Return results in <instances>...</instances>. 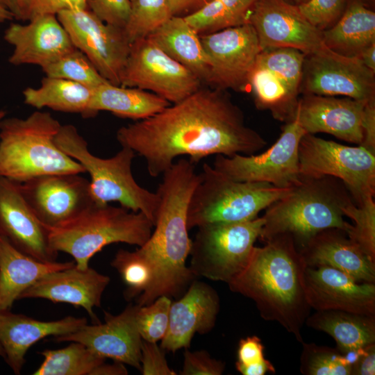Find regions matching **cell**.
Instances as JSON below:
<instances>
[{"mask_svg":"<svg viewBox=\"0 0 375 375\" xmlns=\"http://www.w3.org/2000/svg\"><path fill=\"white\" fill-rule=\"evenodd\" d=\"M116 138L144 158L152 177L181 156L197 162L210 155L254 154L266 145L226 90L212 88H200L149 117L120 127Z\"/></svg>","mask_w":375,"mask_h":375,"instance_id":"1","label":"cell"},{"mask_svg":"<svg viewBox=\"0 0 375 375\" xmlns=\"http://www.w3.org/2000/svg\"><path fill=\"white\" fill-rule=\"evenodd\" d=\"M201 179L194 162L181 158L162 174L157 194L159 204L154 231L138 250L151 263L155 272L150 288L136 299L140 306L160 296L180 298L197 278L186 265L192 240L187 217L191 197Z\"/></svg>","mask_w":375,"mask_h":375,"instance_id":"2","label":"cell"},{"mask_svg":"<svg viewBox=\"0 0 375 375\" xmlns=\"http://www.w3.org/2000/svg\"><path fill=\"white\" fill-rule=\"evenodd\" d=\"M253 247L242 272L228 285L251 299L265 320L279 323L300 342L310 315L304 288L306 264L292 238L277 235Z\"/></svg>","mask_w":375,"mask_h":375,"instance_id":"3","label":"cell"},{"mask_svg":"<svg viewBox=\"0 0 375 375\" xmlns=\"http://www.w3.org/2000/svg\"><path fill=\"white\" fill-rule=\"evenodd\" d=\"M351 202L348 189L335 177L300 178L290 192L265 208L259 238L265 242L288 235L299 249L326 229L347 233L352 224L344 220L343 209Z\"/></svg>","mask_w":375,"mask_h":375,"instance_id":"4","label":"cell"},{"mask_svg":"<svg viewBox=\"0 0 375 375\" xmlns=\"http://www.w3.org/2000/svg\"><path fill=\"white\" fill-rule=\"evenodd\" d=\"M61 124L40 110L0 121V176L16 183L49 174L85 173L55 142Z\"/></svg>","mask_w":375,"mask_h":375,"instance_id":"5","label":"cell"},{"mask_svg":"<svg viewBox=\"0 0 375 375\" xmlns=\"http://www.w3.org/2000/svg\"><path fill=\"white\" fill-rule=\"evenodd\" d=\"M152 227L141 212L94 203L71 220L46 228L52 249L69 254L77 267L85 269L91 258L107 245L122 242L142 247Z\"/></svg>","mask_w":375,"mask_h":375,"instance_id":"6","label":"cell"},{"mask_svg":"<svg viewBox=\"0 0 375 375\" xmlns=\"http://www.w3.org/2000/svg\"><path fill=\"white\" fill-rule=\"evenodd\" d=\"M55 142L89 174L90 192L96 203L117 201L131 211L142 212L154 226L159 197L156 192L142 188L135 180L131 167L135 153L131 149L122 147L108 158L96 156L72 124L61 125Z\"/></svg>","mask_w":375,"mask_h":375,"instance_id":"7","label":"cell"},{"mask_svg":"<svg viewBox=\"0 0 375 375\" xmlns=\"http://www.w3.org/2000/svg\"><path fill=\"white\" fill-rule=\"evenodd\" d=\"M188 206V230L210 223H233L253 219L292 188L267 183L232 180L203 163Z\"/></svg>","mask_w":375,"mask_h":375,"instance_id":"8","label":"cell"},{"mask_svg":"<svg viewBox=\"0 0 375 375\" xmlns=\"http://www.w3.org/2000/svg\"><path fill=\"white\" fill-rule=\"evenodd\" d=\"M262 217L198 227L190 250V269L199 278L227 284L247 266L264 225Z\"/></svg>","mask_w":375,"mask_h":375,"instance_id":"9","label":"cell"},{"mask_svg":"<svg viewBox=\"0 0 375 375\" xmlns=\"http://www.w3.org/2000/svg\"><path fill=\"white\" fill-rule=\"evenodd\" d=\"M300 178L330 176L345 185L356 205L374 198L375 154L360 145L351 147L306 133L299 146Z\"/></svg>","mask_w":375,"mask_h":375,"instance_id":"10","label":"cell"},{"mask_svg":"<svg viewBox=\"0 0 375 375\" xmlns=\"http://www.w3.org/2000/svg\"><path fill=\"white\" fill-rule=\"evenodd\" d=\"M304 134L295 114L294 118L283 126L278 139L265 151L231 157L216 155L212 167L236 181L292 188L300 181L299 146Z\"/></svg>","mask_w":375,"mask_h":375,"instance_id":"11","label":"cell"},{"mask_svg":"<svg viewBox=\"0 0 375 375\" xmlns=\"http://www.w3.org/2000/svg\"><path fill=\"white\" fill-rule=\"evenodd\" d=\"M201 81L147 38L131 44L120 85L150 91L179 102L201 88Z\"/></svg>","mask_w":375,"mask_h":375,"instance_id":"12","label":"cell"},{"mask_svg":"<svg viewBox=\"0 0 375 375\" xmlns=\"http://www.w3.org/2000/svg\"><path fill=\"white\" fill-rule=\"evenodd\" d=\"M56 15L74 47L107 81L120 85L131 47L124 28L103 22L86 8L65 10Z\"/></svg>","mask_w":375,"mask_h":375,"instance_id":"13","label":"cell"},{"mask_svg":"<svg viewBox=\"0 0 375 375\" xmlns=\"http://www.w3.org/2000/svg\"><path fill=\"white\" fill-rule=\"evenodd\" d=\"M212 88L243 91L261 51L253 26L247 23L199 35Z\"/></svg>","mask_w":375,"mask_h":375,"instance_id":"14","label":"cell"},{"mask_svg":"<svg viewBox=\"0 0 375 375\" xmlns=\"http://www.w3.org/2000/svg\"><path fill=\"white\" fill-rule=\"evenodd\" d=\"M375 72L358 57L336 53L324 44L306 56L301 92L375 100Z\"/></svg>","mask_w":375,"mask_h":375,"instance_id":"15","label":"cell"},{"mask_svg":"<svg viewBox=\"0 0 375 375\" xmlns=\"http://www.w3.org/2000/svg\"><path fill=\"white\" fill-rule=\"evenodd\" d=\"M17 183L31 210L46 227L64 224L95 203L90 182L81 174H44Z\"/></svg>","mask_w":375,"mask_h":375,"instance_id":"16","label":"cell"},{"mask_svg":"<svg viewBox=\"0 0 375 375\" xmlns=\"http://www.w3.org/2000/svg\"><path fill=\"white\" fill-rule=\"evenodd\" d=\"M261 51L292 48L306 56L324 44L322 31L315 27L296 4L286 0H257L249 18Z\"/></svg>","mask_w":375,"mask_h":375,"instance_id":"17","label":"cell"},{"mask_svg":"<svg viewBox=\"0 0 375 375\" xmlns=\"http://www.w3.org/2000/svg\"><path fill=\"white\" fill-rule=\"evenodd\" d=\"M139 305L130 303L118 315L104 312V322L85 324L71 333L54 337L57 342H78L97 355L140 371L142 339L136 315Z\"/></svg>","mask_w":375,"mask_h":375,"instance_id":"18","label":"cell"},{"mask_svg":"<svg viewBox=\"0 0 375 375\" xmlns=\"http://www.w3.org/2000/svg\"><path fill=\"white\" fill-rule=\"evenodd\" d=\"M304 288L310 308L375 316V285L360 283L328 266H306Z\"/></svg>","mask_w":375,"mask_h":375,"instance_id":"19","label":"cell"},{"mask_svg":"<svg viewBox=\"0 0 375 375\" xmlns=\"http://www.w3.org/2000/svg\"><path fill=\"white\" fill-rule=\"evenodd\" d=\"M0 235L14 247L38 260L56 261L58 252L48 231L31 210L17 183L0 176Z\"/></svg>","mask_w":375,"mask_h":375,"instance_id":"20","label":"cell"},{"mask_svg":"<svg viewBox=\"0 0 375 375\" xmlns=\"http://www.w3.org/2000/svg\"><path fill=\"white\" fill-rule=\"evenodd\" d=\"M13 47L8 58L12 65H35L42 68L76 47L56 15L37 16L28 24H11L3 35Z\"/></svg>","mask_w":375,"mask_h":375,"instance_id":"21","label":"cell"},{"mask_svg":"<svg viewBox=\"0 0 375 375\" xmlns=\"http://www.w3.org/2000/svg\"><path fill=\"white\" fill-rule=\"evenodd\" d=\"M367 103L345 97L303 94L299 98L296 115L306 133H328L361 145Z\"/></svg>","mask_w":375,"mask_h":375,"instance_id":"22","label":"cell"},{"mask_svg":"<svg viewBox=\"0 0 375 375\" xmlns=\"http://www.w3.org/2000/svg\"><path fill=\"white\" fill-rule=\"evenodd\" d=\"M219 308L217 291L194 279L180 298L172 301L168 328L160 346L173 353L188 349L195 333L203 335L212 331Z\"/></svg>","mask_w":375,"mask_h":375,"instance_id":"23","label":"cell"},{"mask_svg":"<svg viewBox=\"0 0 375 375\" xmlns=\"http://www.w3.org/2000/svg\"><path fill=\"white\" fill-rule=\"evenodd\" d=\"M110 281L109 276L88 267L74 266L49 273L27 288L19 297L40 298L55 303L83 307L99 323L93 310L101 306L103 293Z\"/></svg>","mask_w":375,"mask_h":375,"instance_id":"24","label":"cell"},{"mask_svg":"<svg viewBox=\"0 0 375 375\" xmlns=\"http://www.w3.org/2000/svg\"><path fill=\"white\" fill-rule=\"evenodd\" d=\"M87 324L85 317L67 316L54 321H40L10 310H0V345L4 360L15 374H19L28 349L49 335H65Z\"/></svg>","mask_w":375,"mask_h":375,"instance_id":"25","label":"cell"},{"mask_svg":"<svg viewBox=\"0 0 375 375\" xmlns=\"http://www.w3.org/2000/svg\"><path fill=\"white\" fill-rule=\"evenodd\" d=\"M309 267L328 266L360 283H375V261L338 228L324 230L299 249Z\"/></svg>","mask_w":375,"mask_h":375,"instance_id":"26","label":"cell"},{"mask_svg":"<svg viewBox=\"0 0 375 375\" xmlns=\"http://www.w3.org/2000/svg\"><path fill=\"white\" fill-rule=\"evenodd\" d=\"M74 265V261L38 260L17 249L0 235V310H10L27 288L46 274Z\"/></svg>","mask_w":375,"mask_h":375,"instance_id":"27","label":"cell"},{"mask_svg":"<svg viewBox=\"0 0 375 375\" xmlns=\"http://www.w3.org/2000/svg\"><path fill=\"white\" fill-rule=\"evenodd\" d=\"M147 38L206 83L209 67L199 34L184 17L172 16Z\"/></svg>","mask_w":375,"mask_h":375,"instance_id":"28","label":"cell"},{"mask_svg":"<svg viewBox=\"0 0 375 375\" xmlns=\"http://www.w3.org/2000/svg\"><path fill=\"white\" fill-rule=\"evenodd\" d=\"M248 86L258 109L269 110L281 122L287 123L294 118L301 91L293 79L256 62Z\"/></svg>","mask_w":375,"mask_h":375,"instance_id":"29","label":"cell"},{"mask_svg":"<svg viewBox=\"0 0 375 375\" xmlns=\"http://www.w3.org/2000/svg\"><path fill=\"white\" fill-rule=\"evenodd\" d=\"M324 44L340 54L358 57L375 43V12L360 1L349 3L331 28L322 31Z\"/></svg>","mask_w":375,"mask_h":375,"instance_id":"30","label":"cell"},{"mask_svg":"<svg viewBox=\"0 0 375 375\" xmlns=\"http://www.w3.org/2000/svg\"><path fill=\"white\" fill-rule=\"evenodd\" d=\"M170 104L153 92L106 82L94 89L90 108L94 115L99 111H108L120 117L141 120Z\"/></svg>","mask_w":375,"mask_h":375,"instance_id":"31","label":"cell"},{"mask_svg":"<svg viewBox=\"0 0 375 375\" xmlns=\"http://www.w3.org/2000/svg\"><path fill=\"white\" fill-rule=\"evenodd\" d=\"M306 323L330 335L342 354L375 343V316L325 310L309 315Z\"/></svg>","mask_w":375,"mask_h":375,"instance_id":"32","label":"cell"},{"mask_svg":"<svg viewBox=\"0 0 375 375\" xmlns=\"http://www.w3.org/2000/svg\"><path fill=\"white\" fill-rule=\"evenodd\" d=\"M93 91L72 81L46 76L39 87L26 88L22 94L24 103L38 110L48 108L90 117L94 116L90 108Z\"/></svg>","mask_w":375,"mask_h":375,"instance_id":"33","label":"cell"},{"mask_svg":"<svg viewBox=\"0 0 375 375\" xmlns=\"http://www.w3.org/2000/svg\"><path fill=\"white\" fill-rule=\"evenodd\" d=\"M257 0H210L184 17L199 35L249 23Z\"/></svg>","mask_w":375,"mask_h":375,"instance_id":"34","label":"cell"},{"mask_svg":"<svg viewBox=\"0 0 375 375\" xmlns=\"http://www.w3.org/2000/svg\"><path fill=\"white\" fill-rule=\"evenodd\" d=\"M71 343L62 349L40 352L44 360L33 375H92L106 358L97 355L82 343Z\"/></svg>","mask_w":375,"mask_h":375,"instance_id":"35","label":"cell"},{"mask_svg":"<svg viewBox=\"0 0 375 375\" xmlns=\"http://www.w3.org/2000/svg\"><path fill=\"white\" fill-rule=\"evenodd\" d=\"M110 264L126 286L124 295L127 300L147 292L153 282L154 269L138 249L134 251L119 249Z\"/></svg>","mask_w":375,"mask_h":375,"instance_id":"36","label":"cell"},{"mask_svg":"<svg viewBox=\"0 0 375 375\" xmlns=\"http://www.w3.org/2000/svg\"><path fill=\"white\" fill-rule=\"evenodd\" d=\"M131 10L124 28L129 42L147 38L171 18L168 0H130Z\"/></svg>","mask_w":375,"mask_h":375,"instance_id":"37","label":"cell"},{"mask_svg":"<svg viewBox=\"0 0 375 375\" xmlns=\"http://www.w3.org/2000/svg\"><path fill=\"white\" fill-rule=\"evenodd\" d=\"M42 69L46 76L67 79L92 89L108 82L89 58L76 48Z\"/></svg>","mask_w":375,"mask_h":375,"instance_id":"38","label":"cell"},{"mask_svg":"<svg viewBox=\"0 0 375 375\" xmlns=\"http://www.w3.org/2000/svg\"><path fill=\"white\" fill-rule=\"evenodd\" d=\"M303 343L300 371L305 375H351V365L338 349Z\"/></svg>","mask_w":375,"mask_h":375,"instance_id":"39","label":"cell"},{"mask_svg":"<svg viewBox=\"0 0 375 375\" xmlns=\"http://www.w3.org/2000/svg\"><path fill=\"white\" fill-rule=\"evenodd\" d=\"M344 216L353 224L347 233L348 238L372 260L375 261V202L374 198L357 206L354 202L343 209Z\"/></svg>","mask_w":375,"mask_h":375,"instance_id":"40","label":"cell"},{"mask_svg":"<svg viewBox=\"0 0 375 375\" xmlns=\"http://www.w3.org/2000/svg\"><path fill=\"white\" fill-rule=\"evenodd\" d=\"M172 301L169 297L160 296L149 305L139 306L136 324L143 340L158 342L164 338L168 328Z\"/></svg>","mask_w":375,"mask_h":375,"instance_id":"41","label":"cell"},{"mask_svg":"<svg viewBox=\"0 0 375 375\" xmlns=\"http://www.w3.org/2000/svg\"><path fill=\"white\" fill-rule=\"evenodd\" d=\"M347 0H308L297 5L303 15L319 30L324 31L340 19Z\"/></svg>","mask_w":375,"mask_h":375,"instance_id":"42","label":"cell"},{"mask_svg":"<svg viewBox=\"0 0 375 375\" xmlns=\"http://www.w3.org/2000/svg\"><path fill=\"white\" fill-rule=\"evenodd\" d=\"M86 7L103 22L124 28L130 15V0H85Z\"/></svg>","mask_w":375,"mask_h":375,"instance_id":"43","label":"cell"},{"mask_svg":"<svg viewBox=\"0 0 375 375\" xmlns=\"http://www.w3.org/2000/svg\"><path fill=\"white\" fill-rule=\"evenodd\" d=\"M181 375H221L225 364L211 357L206 350L191 351L185 349Z\"/></svg>","mask_w":375,"mask_h":375,"instance_id":"44","label":"cell"},{"mask_svg":"<svg viewBox=\"0 0 375 375\" xmlns=\"http://www.w3.org/2000/svg\"><path fill=\"white\" fill-rule=\"evenodd\" d=\"M165 350L157 342L142 340L140 356V372L143 375H176L169 367Z\"/></svg>","mask_w":375,"mask_h":375,"instance_id":"45","label":"cell"},{"mask_svg":"<svg viewBox=\"0 0 375 375\" xmlns=\"http://www.w3.org/2000/svg\"><path fill=\"white\" fill-rule=\"evenodd\" d=\"M87 8L85 0H24L22 21H29L42 15H57L72 8Z\"/></svg>","mask_w":375,"mask_h":375,"instance_id":"46","label":"cell"},{"mask_svg":"<svg viewBox=\"0 0 375 375\" xmlns=\"http://www.w3.org/2000/svg\"><path fill=\"white\" fill-rule=\"evenodd\" d=\"M263 351L264 346L258 336L242 338L238 343L235 367L249 366L264 361Z\"/></svg>","mask_w":375,"mask_h":375,"instance_id":"47","label":"cell"},{"mask_svg":"<svg viewBox=\"0 0 375 375\" xmlns=\"http://www.w3.org/2000/svg\"><path fill=\"white\" fill-rule=\"evenodd\" d=\"M375 374V343L359 349L357 359L351 366V375Z\"/></svg>","mask_w":375,"mask_h":375,"instance_id":"48","label":"cell"},{"mask_svg":"<svg viewBox=\"0 0 375 375\" xmlns=\"http://www.w3.org/2000/svg\"><path fill=\"white\" fill-rule=\"evenodd\" d=\"M362 128L364 138L360 146L375 154V100L365 104Z\"/></svg>","mask_w":375,"mask_h":375,"instance_id":"49","label":"cell"},{"mask_svg":"<svg viewBox=\"0 0 375 375\" xmlns=\"http://www.w3.org/2000/svg\"><path fill=\"white\" fill-rule=\"evenodd\" d=\"M210 0H168L173 16H180L181 13L188 12L193 8L197 9Z\"/></svg>","mask_w":375,"mask_h":375,"instance_id":"50","label":"cell"},{"mask_svg":"<svg viewBox=\"0 0 375 375\" xmlns=\"http://www.w3.org/2000/svg\"><path fill=\"white\" fill-rule=\"evenodd\" d=\"M235 367L242 375H264L267 372L275 373L274 365L267 359L258 364Z\"/></svg>","mask_w":375,"mask_h":375,"instance_id":"51","label":"cell"},{"mask_svg":"<svg viewBox=\"0 0 375 375\" xmlns=\"http://www.w3.org/2000/svg\"><path fill=\"white\" fill-rule=\"evenodd\" d=\"M128 370L124 364L115 362L112 364H107L106 362L97 367L92 375H126Z\"/></svg>","mask_w":375,"mask_h":375,"instance_id":"52","label":"cell"},{"mask_svg":"<svg viewBox=\"0 0 375 375\" xmlns=\"http://www.w3.org/2000/svg\"><path fill=\"white\" fill-rule=\"evenodd\" d=\"M24 0H0V5L10 11L15 19L21 20Z\"/></svg>","mask_w":375,"mask_h":375,"instance_id":"53","label":"cell"},{"mask_svg":"<svg viewBox=\"0 0 375 375\" xmlns=\"http://www.w3.org/2000/svg\"><path fill=\"white\" fill-rule=\"evenodd\" d=\"M358 58L367 68L375 72V43L365 49Z\"/></svg>","mask_w":375,"mask_h":375,"instance_id":"54","label":"cell"},{"mask_svg":"<svg viewBox=\"0 0 375 375\" xmlns=\"http://www.w3.org/2000/svg\"><path fill=\"white\" fill-rule=\"evenodd\" d=\"M15 19L12 13L0 5V23Z\"/></svg>","mask_w":375,"mask_h":375,"instance_id":"55","label":"cell"},{"mask_svg":"<svg viewBox=\"0 0 375 375\" xmlns=\"http://www.w3.org/2000/svg\"><path fill=\"white\" fill-rule=\"evenodd\" d=\"M6 111L3 110H0V121L6 117Z\"/></svg>","mask_w":375,"mask_h":375,"instance_id":"56","label":"cell"},{"mask_svg":"<svg viewBox=\"0 0 375 375\" xmlns=\"http://www.w3.org/2000/svg\"><path fill=\"white\" fill-rule=\"evenodd\" d=\"M296 5H299L306 2L308 0H293Z\"/></svg>","mask_w":375,"mask_h":375,"instance_id":"57","label":"cell"},{"mask_svg":"<svg viewBox=\"0 0 375 375\" xmlns=\"http://www.w3.org/2000/svg\"><path fill=\"white\" fill-rule=\"evenodd\" d=\"M0 356L2 357V358L4 357V353H3V349L1 347V345H0Z\"/></svg>","mask_w":375,"mask_h":375,"instance_id":"58","label":"cell"}]
</instances>
